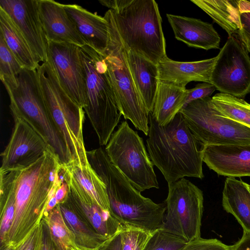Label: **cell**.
I'll use <instances>...</instances> for the list:
<instances>
[{
  "instance_id": "cell-31",
  "label": "cell",
  "mask_w": 250,
  "mask_h": 250,
  "mask_svg": "<svg viewBox=\"0 0 250 250\" xmlns=\"http://www.w3.org/2000/svg\"><path fill=\"white\" fill-rule=\"evenodd\" d=\"M0 35V79L1 82H16V77L23 69Z\"/></svg>"
},
{
  "instance_id": "cell-20",
  "label": "cell",
  "mask_w": 250,
  "mask_h": 250,
  "mask_svg": "<svg viewBox=\"0 0 250 250\" xmlns=\"http://www.w3.org/2000/svg\"><path fill=\"white\" fill-rule=\"evenodd\" d=\"M212 58L195 62H179L167 57L158 64L159 81L186 87L192 82L210 83L212 69L216 60Z\"/></svg>"
},
{
  "instance_id": "cell-22",
  "label": "cell",
  "mask_w": 250,
  "mask_h": 250,
  "mask_svg": "<svg viewBox=\"0 0 250 250\" xmlns=\"http://www.w3.org/2000/svg\"><path fill=\"white\" fill-rule=\"evenodd\" d=\"M222 204L224 209L235 217L243 232H250V185L234 177L227 178Z\"/></svg>"
},
{
  "instance_id": "cell-19",
  "label": "cell",
  "mask_w": 250,
  "mask_h": 250,
  "mask_svg": "<svg viewBox=\"0 0 250 250\" xmlns=\"http://www.w3.org/2000/svg\"><path fill=\"white\" fill-rule=\"evenodd\" d=\"M63 6L85 45L103 55L109 41L105 18L77 4H63Z\"/></svg>"
},
{
  "instance_id": "cell-21",
  "label": "cell",
  "mask_w": 250,
  "mask_h": 250,
  "mask_svg": "<svg viewBox=\"0 0 250 250\" xmlns=\"http://www.w3.org/2000/svg\"><path fill=\"white\" fill-rule=\"evenodd\" d=\"M127 61L136 87L147 110L152 112L159 83L158 65L129 51Z\"/></svg>"
},
{
  "instance_id": "cell-8",
  "label": "cell",
  "mask_w": 250,
  "mask_h": 250,
  "mask_svg": "<svg viewBox=\"0 0 250 250\" xmlns=\"http://www.w3.org/2000/svg\"><path fill=\"white\" fill-rule=\"evenodd\" d=\"M104 150L110 162L140 192L159 188L143 140L127 121H122L114 131Z\"/></svg>"
},
{
  "instance_id": "cell-40",
  "label": "cell",
  "mask_w": 250,
  "mask_h": 250,
  "mask_svg": "<svg viewBox=\"0 0 250 250\" xmlns=\"http://www.w3.org/2000/svg\"><path fill=\"white\" fill-rule=\"evenodd\" d=\"M68 194V185L63 177L62 181L54 193V196L57 199L58 204H61L64 202L67 199Z\"/></svg>"
},
{
  "instance_id": "cell-37",
  "label": "cell",
  "mask_w": 250,
  "mask_h": 250,
  "mask_svg": "<svg viewBox=\"0 0 250 250\" xmlns=\"http://www.w3.org/2000/svg\"><path fill=\"white\" fill-rule=\"evenodd\" d=\"M216 90V87L212 84L208 83H198L195 87L187 89L188 95L183 107L193 101L210 97Z\"/></svg>"
},
{
  "instance_id": "cell-41",
  "label": "cell",
  "mask_w": 250,
  "mask_h": 250,
  "mask_svg": "<svg viewBox=\"0 0 250 250\" xmlns=\"http://www.w3.org/2000/svg\"><path fill=\"white\" fill-rule=\"evenodd\" d=\"M231 250H250V232H243L241 238L231 245Z\"/></svg>"
},
{
  "instance_id": "cell-42",
  "label": "cell",
  "mask_w": 250,
  "mask_h": 250,
  "mask_svg": "<svg viewBox=\"0 0 250 250\" xmlns=\"http://www.w3.org/2000/svg\"><path fill=\"white\" fill-rule=\"evenodd\" d=\"M15 246L11 245H8L0 248V250H14Z\"/></svg>"
},
{
  "instance_id": "cell-14",
  "label": "cell",
  "mask_w": 250,
  "mask_h": 250,
  "mask_svg": "<svg viewBox=\"0 0 250 250\" xmlns=\"http://www.w3.org/2000/svg\"><path fill=\"white\" fill-rule=\"evenodd\" d=\"M0 7L17 26L40 62L48 61L47 41L40 17L38 0H0Z\"/></svg>"
},
{
  "instance_id": "cell-33",
  "label": "cell",
  "mask_w": 250,
  "mask_h": 250,
  "mask_svg": "<svg viewBox=\"0 0 250 250\" xmlns=\"http://www.w3.org/2000/svg\"><path fill=\"white\" fill-rule=\"evenodd\" d=\"M120 233L122 250H143L151 234L128 225H123Z\"/></svg>"
},
{
  "instance_id": "cell-35",
  "label": "cell",
  "mask_w": 250,
  "mask_h": 250,
  "mask_svg": "<svg viewBox=\"0 0 250 250\" xmlns=\"http://www.w3.org/2000/svg\"><path fill=\"white\" fill-rule=\"evenodd\" d=\"M181 250H231V245H226L215 238L200 237L188 242Z\"/></svg>"
},
{
  "instance_id": "cell-34",
  "label": "cell",
  "mask_w": 250,
  "mask_h": 250,
  "mask_svg": "<svg viewBox=\"0 0 250 250\" xmlns=\"http://www.w3.org/2000/svg\"><path fill=\"white\" fill-rule=\"evenodd\" d=\"M239 6L242 28L237 38L250 52V1L239 0Z\"/></svg>"
},
{
  "instance_id": "cell-12",
  "label": "cell",
  "mask_w": 250,
  "mask_h": 250,
  "mask_svg": "<svg viewBox=\"0 0 250 250\" xmlns=\"http://www.w3.org/2000/svg\"><path fill=\"white\" fill-rule=\"evenodd\" d=\"M48 60L62 88L83 109L87 104L85 71L80 47L73 44L47 41Z\"/></svg>"
},
{
  "instance_id": "cell-11",
  "label": "cell",
  "mask_w": 250,
  "mask_h": 250,
  "mask_svg": "<svg viewBox=\"0 0 250 250\" xmlns=\"http://www.w3.org/2000/svg\"><path fill=\"white\" fill-rule=\"evenodd\" d=\"M216 57L210 83L220 93L244 97L250 92V58L243 44L229 37Z\"/></svg>"
},
{
  "instance_id": "cell-27",
  "label": "cell",
  "mask_w": 250,
  "mask_h": 250,
  "mask_svg": "<svg viewBox=\"0 0 250 250\" xmlns=\"http://www.w3.org/2000/svg\"><path fill=\"white\" fill-rule=\"evenodd\" d=\"M0 35L24 68L35 70L40 64L30 47L9 15L0 7Z\"/></svg>"
},
{
  "instance_id": "cell-10",
  "label": "cell",
  "mask_w": 250,
  "mask_h": 250,
  "mask_svg": "<svg viewBox=\"0 0 250 250\" xmlns=\"http://www.w3.org/2000/svg\"><path fill=\"white\" fill-rule=\"evenodd\" d=\"M167 214L162 229L188 242L201 237L203 191L183 178L168 184Z\"/></svg>"
},
{
  "instance_id": "cell-28",
  "label": "cell",
  "mask_w": 250,
  "mask_h": 250,
  "mask_svg": "<svg viewBox=\"0 0 250 250\" xmlns=\"http://www.w3.org/2000/svg\"><path fill=\"white\" fill-rule=\"evenodd\" d=\"M214 107L222 114L250 128V104L242 98L219 93L211 97Z\"/></svg>"
},
{
  "instance_id": "cell-9",
  "label": "cell",
  "mask_w": 250,
  "mask_h": 250,
  "mask_svg": "<svg viewBox=\"0 0 250 250\" xmlns=\"http://www.w3.org/2000/svg\"><path fill=\"white\" fill-rule=\"evenodd\" d=\"M180 112L204 146L250 145V128L222 114L207 97L193 101Z\"/></svg>"
},
{
  "instance_id": "cell-38",
  "label": "cell",
  "mask_w": 250,
  "mask_h": 250,
  "mask_svg": "<svg viewBox=\"0 0 250 250\" xmlns=\"http://www.w3.org/2000/svg\"><path fill=\"white\" fill-rule=\"evenodd\" d=\"M41 223L42 229V237L40 250H60L52 240L48 227L43 220H42Z\"/></svg>"
},
{
  "instance_id": "cell-16",
  "label": "cell",
  "mask_w": 250,
  "mask_h": 250,
  "mask_svg": "<svg viewBox=\"0 0 250 250\" xmlns=\"http://www.w3.org/2000/svg\"><path fill=\"white\" fill-rule=\"evenodd\" d=\"M203 160L219 175L250 177V145L206 146Z\"/></svg>"
},
{
  "instance_id": "cell-29",
  "label": "cell",
  "mask_w": 250,
  "mask_h": 250,
  "mask_svg": "<svg viewBox=\"0 0 250 250\" xmlns=\"http://www.w3.org/2000/svg\"><path fill=\"white\" fill-rule=\"evenodd\" d=\"M42 220L60 250H74L78 248L74 235L66 224L58 204Z\"/></svg>"
},
{
  "instance_id": "cell-25",
  "label": "cell",
  "mask_w": 250,
  "mask_h": 250,
  "mask_svg": "<svg viewBox=\"0 0 250 250\" xmlns=\"http://www.w3.org/2000/svg\"><path fill=\"white\" fill-rule=\"evenodd\" d=\"M228 33L237 36L242 25L239 0H191Z\"/></svg>"
},
{
  "instance_id": "cell-43",
  "label": "cell",
  "mask_w": 250,
  "mask_h": 250,
  "mask_svg": "<svg viewBox=\"0 0 250 250\" xmlns=\"http://www.w3.org/2000/svg\"><path fill=\"white\" fill-rule=\"evenodd\" d=\"M74 250H89V249H84V248H82L78 247V248L77 249H76Z\"/></svg>"
},
{
  "instance_id": "cell-5",
  "label": "cell",
  "mask_w": 250,
  "mask_h": 250,
  "mask_svg": "<svg viewBox=\"0 0 250 250\" xmlns=\"http://www.w3.org/2000/svg\"><path fill=\"white\" fill-rule=\"evenodd\" d=\"M80 52L86 79L87 104L84 110L100 145L106 146L122 114L104 56L86 45L80 47Z\"/></svg>"
},
{
  "instance_id": "cell-18",
  "label": "cell",
  "mask_w": 250,
  "mask_h": 250,
  "mask_svg": "<svg viewBox=\"0 0 250 250\" xmlns=\"http://www.w3.org/2000/svg\"><path fill=\"white\" fill-rule=\"evenodd\" d=\"M175 38L188 46L208 50L220 48V37L212 24L200 19L167 14Z\"/></svg>"
},
{
  "instance_id": "cell-26",
  "label": "cell",
  "mask_w": 250,
  "mask_h": 250,
  "mask_svg": "<svg viewBox=\"0 0 250 250\" xmlns=\"http://www.w3.org/2000/svg\"><path fill=\"white\" fill-rule=\"evenodd\" d=\"M62 166L83 189L103 209L111 212L105 185L89 162L79 164L72 161L62 164Z\"/></svg>"
},
{
  "instance_id": "cell-23",
  "label": "cell",
  "mask_w": 250,
  "mask_h": 250,
  "mask_svg": "<svg viewBox=\"0 0 250 250\" xmlns=\"http://www.w3.org/2000/svg\"><path fill=\"white\" fill-rule=\"evenodd\" d=\"M188 95L186 87L159 81L152 116L160 125L170 122L183 107Z\"/></svg>"
},
{
  "instance_id": "cell-1",
  "label": "cell",
  "mask_w": 250,
  "mask_h": 250,
  "mask_svg": "<svg viewBox=\"0 0 250 250\" xmlns=\"http://www.w3.org/2000/svg\"><path fill=\"white\" fill-rule=\"evenodd\" d=\"M61 161L51 150L20 169H0V182L12 193L15 214L7 244L16 246L39 224L48 201L62 180Z\"/></svg>"
},
{
  "instance_id": "cell-30",
  "label": "cell",
  "mask_w": 250,
  "mask_h": 250,
  "mask_svg": "<svg viewBox=\"0 0 250 250\" xmlns=\"http://www.w3.org/2000/svg\"><path fill=\"white\" fill-rule=\"evenodd\" d=\"M0 248L6 246L15 214L13 195L6 186L0 182Z\"/></svg>"
},
{
  "instance_id": "cell-39",
  "label": "cell",
  "mask_w": 250,
  "mask_h": 250,
  "mask_svg": "<svg viewBox=\"0 0 250 250\" xmlns=\"http://www.w3.org/2000/svg\"><path fill=\"white\" fill-rule=\"evenodd\" d=\"M99 250H122L120 231L107 239Z\"/></svg>"
},
{
  "instance_id": "cell-7",
  "label": "cell",
  "mask_w": 250,
  "mask_h": 250,
  "mask_svg": "<svg viewBox=\"0 0 250 250\" xmlns=\"http://www.w3.org/2000/svg\"><path fill=\"white\" fill-rule=\"evenodd\" d=\"M104 17L107 21L109 41L103 55L116 98L119 110L125 119L147 135L149 115L135 84L127 61L128 50L116 28L111 10Z\"/></svg>"
},
{
  "instance_id": "cell-3",
  "label": "cell",
  "mask_w": 250,
  "mask_h": 250,
  "mask_svg": "<svg viewBox=\"0 0 250 250\" xmlns=\"http://www.w3.org/2000/svg\"><path fill=\"white\" fill-rule=\"evenodd\" d=\"M111 10L119 35L128 51L156 65L167 57L158 4L154 0H99Z\"/></svg>"
},
{
  "instance_id": "cell-17",
  "label": "cell",
  "mask_w": 250,
  "mask_h": 250,
  "mask_svg": "<svg viewBox=\"0 0 250 250\" xmlns=\"http://www.w3.org/2000/svg\"><path fill=\"white\" fill-rule=\"evenodd\" d=\"M40 17L47 41L85 45L63 4L52 0H38Z\"/></svg>"
},
{
  "instance_id": "cell-4",
  "label": "cell",
  "mask_w": 250,
  "mask_h": 250,
  "mask_svg": "<svg viewBox=\"0 0 250 250\" xmlns=\"http://www.w3.org/2000/svg\"><path fill=\"white\" fill-rule=\"evenodd\" d=\"M36 71L47 112L63 139L70 162H89L83 137L84 109L62 88L48 60Z\"/></svg>"
},
{
  "instance_id": "cell-24",
  "label": "cell",
  "mask_w": 250,
  "mask_h": 250,
  "mask_svg": "<svg viewBox=\"0 0 250 250\" xmlns=\"http://www.w3.org/2000/svg\"><path fill=\"white\" fill-rule=\"evenodd\" d=\"M64 220L73 233L78 247L99 250L108 239L99 234L90 224L77 210L69 200L58 204Z\"/></svg>"
},
{
  "instance_id": "cell-15",
  "label": "cell",
  "mask_w": 250,
  "mask_h": 250,
  "mask_svg": "<svg viewBox=\"0 0 250 250\" xmlns=\"http://www.w3.org/2000/svg\"><path fill=\"white\" fill-rule=\"evenodd\" d=\"M62 167L69 187L68 198L80 214L99 234L107 239L120 232L123 225L110 212L103 209Z\"/></svg>"
},
{
  "instance_id": "cell-36",
  "label": "cell",
  "mask_w": 250,
  "mask_h": 250,
  "mask_svg": "<svg viewBox=\"0 0 250 250\" xmlns=\"http://www.w3.org/2000/svg\"><path fill=\"white\" fill-rule=\"evenodd\" d=\"M42 229L41 222L15 247L14 250H40L42 243Z\"/></svg>"
},
{
  "instance_id": "cell-2",
  "label": "cell",
  "mask_w": 250,
  "mask_h": 250,
  "mask_svg": "<svg viewBox=\"0 0 250 250\" xmlns=\"http://www.w3.org/2000/svg\"><path fill=\"white\" fill-rule=\"evenodd\" d=\"M147 136L150 159L168 184L185 177H204L205 146L194 135L180 112L163 126L158 124L150 112Z\"/></svg>"
},
{
  "instance_id": "cell-32",
  "label": "cell",
  "mask_w": 250,
  "mask_h": 250,
  "mask_svg": "<svg viewBox=\"0 0 250 250\" xmlns=\"http://www.w3.org/2000/svg\"><path fill=\"white\" fill-rule=\"evenodd\" d=\"M187 243L183 239L160 229L151 233L143 250H181Z\"/></svg>"
},
{
  "instance_id": "cell-6",
  "label": "cell",
  "mask_w": 250,
  "mask_h": 250,
  "mask_svg": "<svg viewBox=\"0 0 250 250\" xmlns=\"http://www.w3.org/2000/svg\"><path fill=\"white\" fill-rule=\"evenodd\" d=\"M2 83L9 97L12 116L26 121L47 143L62 164L70 162L63 139L47 112L36 69L23 68L17 75L16 83Z\"/></svg>"
},
{
  "instance_id": "cell-13",
  "label": "cell",
  "mask_w": 250,
  "mask_h": 250,
  "mask_svg": "<svg viewBox=\"0 0 250 250\" xmlns=\"http://www.w3.org/2000/svg\"><path fill=\"white\" fill-rule=\"evenodd\" d=\"M12 117L14 122L13 131L7 145L0 154L1 169L27 167L39 160L46 151H53L26 121L19 117Z\"/></svg>"
}]
</instances>
